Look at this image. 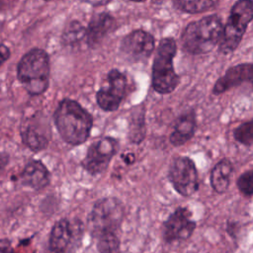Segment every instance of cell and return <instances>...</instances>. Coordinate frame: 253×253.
<instances>
[{"label": "cell", "mask_w": 253, "mask_h": 253, "mask_svg": "<svg viewBox=\"0 0 253 253\" xmlns=\"http://www.w3.org/2000/svg\"><path fill=\"white\" fill-rule=\"evenodd\" d=\"M124 206L116 198H103L97 201L88 216L91 233L97 237L105 233H117L124 219Z\"/></svg>", "instance_id": "8992f818"}, {"label": "cell", "mask_w": 253, "mask_h": 253, "mask_svg": "<svg viewBox=\"0 0 253 253\" xmlns=\"http://www.w3.org/2000/svg\"><path fill=\"white\" fill-rule=\"evenodd\" d=\"M22 138L24 143L34 151L42 150L48 144L46 132L42 129H39V126H35L34 125H28L23 127Z\"/></svg>", "instance_id": "ac0fdd59"}, {"label": "cell", "mask_w": 253, "mask_h": 253, "mask_svg": "<svg viewBox=\"0 0 253 253\" xmlns=\"http://www.w3.org/2000/svg\"><path fill=\"white\" fill-rule=\"evenodd\" d=\"M244 82H249L253 86V63L237 64L227 69L224 75L216 80L212 93L221 94Z\"/></svg>", "instance_id": "7c38bea8"}, {"label": "cell", "mask_w": 253, "mask_h": 253, "mask_svg": "<svg viewBox=\"0 0 253 253\" xmlns=\"http://www.w3.org/2000/svg\"><path fill=\"white\" fill-rule=\"evenodd\" d=\"M131 124L129 126V139L133 143H139L145 136V123L143 111L138 112L134 117L131 118Z\"/></svg>", "instance_id": "7402d4cb"}, {"label": "cell", "mask_w": 253, "mask_h": 253, "mask_svg": "<svg viewBox=\"0 0 253 253\" xmlns=\"http://www.w3.org/2000/svg\"><path fill=\"white\" fill-rule=\"evenodd\" d=\"M168 178L176 192L183 197H190L199 189L198 171L189 157L175 158L169 166Z\"/></svg>", "instance_id": "52a82bcc"}, {"label": "cell", "mask_w": 253, "mask_h": 253, "mask_svg": "<svg viewBox=\"0 0 253 253\" xmlns=\"http://www.w3.org/2000/svg\"><path fill=\"white\" fill-rule=\"evenodd\" d=\"M233 136L236 141L243 145L253 144V120L238 126L233 131Z\"/></svg>", "instance_id": "603a6c76"}, {"label": "cell", "mask_w": 253, "mask_h": 253, "mask_svg": "<svg viewBox=\"0 0 253 253\" xmlns=\"http://www.w3.org/2000/svg\"><path fill=\"white\" fill-rule=\"evenodd\" d=\"M7 162H8V155L5 154V153H1L0 152V172L6 166Z\"/></svg>", "instance_id": "83f0119b"}, {"label": "cell", "mask_w": 253, "mask_h": 253, "mask_svg": "<svg viewBox=\"0 0 253 253\" xmlns=\"http://www.w3.org/2000/svg\"><path fill=\"white\" fill-rule=\"evenodd\" d=\"M115 19L106 12L96 14L86 28V42L89 46L97 45L115 28Z\"/></svg>", "instance_id": "4fadbf2b"}, {"label": "cell", "mask_w": 253, "mask_h": 253, "mask_svg": "<svg viewBox=\"0 0 253 253\" xmlns=\"http://www.w3.org/2000/svg\"><path fill=\"white\" fill-rule=\"evenodd\" d=\"M86 37V28L78 21L70 22L62 33V42L67 45H74Z\"/></svg>", "instance_id": "ffe728a7"}, {"label": "cell", "mask_w": 253, "mask_h": 253, "mask_svg": "<svg viewBox=\"0 0 253 253\" xmlns=\"http://www.w3.org/2000/svg\"><path fill=\"white\" fill-rule=\"evenodd\" d=\"M223 25L216 15L207 16L190 23L182 35L183 48L193 54L212 50L222 38Z\"/></svg>", "instance_id": "7a4b0ae2"}, {"label": "cell", "mask_w": 253, "mask_h": 253, "mask_svg": "<svg viewBox=\"0 0 253 253\" xmlns=\"http://www.w3.org/2000/svg\"><path fill=\"white\" fill-rule=\"evenodd\" d=\"M73 236L72 225L66 218L57 220L49 233L48 249L51 253H66Z\"/></svg>", "instance_id": "9a60e30c"}, {"label": "cell", "mask_w": 253, "mask_h": 253, "mask_svg": "<svg viewBox=\"0 0 253 253\" xmlns=\"http://www.w3.org/2000/svg\"><path fill=\"white\" fill-rule=\"evenodd\" d=\"M177 51L174 39L164 38L156 49L152 65V87L159 94H169L179 83L173 60Z\"/></svg>", "instance_id": "277c9868"}, {"label": "cell", "mask_w": 253, "mask_h": 253, "mask_svg": "<svg viewBox=\"0 0 253 253\" xmlns=\"http://www.w3.org/2000/svg\"><path fill=\"white\" fill-rule=\"evenodd\" d=\"M50 174L45 165L39 161L29 162L20 175V182L23 186L34 190H42L49 184Z\"/></svg>", "instance_id": "5bb4252c"}, {"label": "cell", "mask_w": 253, "mask_h": 253, "mask_svg": "<svg viewBox=\"0 0 253 253\" xmlns=\"http://www.w3.org/2000/svg\"><path fill=\"white\" fill-rule=\"evenodd\" d=\"M10 56V49L5 44H0V65H2Z\"/></svg>", "instance_id": "484cf974"}, {"label": "cell", "mask_w": 253, "mask_h": 253, "mask_svg": "<svg viewBox=\"0 0 253 253\" xmlns=\"http://www.w3.org/2000/svg\"><path fill=\"white\" fill-rule=\"evenodd\" d=\"M153 36L143 30H134L127 34L121 42V50L131 62L144 61L154 50Z\"/></svg>", "instance_id": "8fae6325"}, {"label": "cell", "mask_w": 253, "mask_h": 253, "mask_svg": "<svg viewBox=\"0 0 253 253\" xmlns=\"http://www.w3.org/2000/svg\"><path fill=\"white\" fill-rule=\"evenodd\" d=\"M95 238L99 253H122L121 242L117 233H105Z\"/></svg>", "instance_id": "44dd1931"}, {"label": "cell", "mask_w": 253, "mask_h": 253, "mask_svg": "<svg viewBox=\"0 0 253 253\" xmlns=\"http://www.w3.org/2000/svg\"><path fill=\"white\" fill-rule=\"evenodd\" d=\"M123 160L125 161L126 164L131 165V164L134 163V161H135V156H134L133 153L127 152V153H126V154L123 155Z\"/></svg>", "instance_id": "4316f807"}, {"label": "cell", "mask_w": 253, "mask_h": 253, "mask_svg": "<svg viewBox=\"0 0 253 253\" xmlns=\"http://www.w3.org/2000/svg\"><path fill=\"white\" fill-rule=\"evenodd\" d=\"M119 149L117 139L105 136L90 145L82 161L83 168L92 175L104 172Z\"/></svg>", "instance_id": "9c48e42d"}, {"label": "cell", "mask_w": 253, "mask_h": 253, "mask_svg": "<svg viewBox=\"0 0 253 253\" xmlns=\"http://www.w3.org/2000/svg\"><path fill=\"white\" fill-rule=\"evenodd\" d=\"M13 248L11 241L7 238L0 239V253H12Z\"/></svg>", "instance_id": "d4e9b609"}, {"label": "cell", "mask_w": 253, "mask_h": 253, "mask_svg": "<svg viewBox=\"0 0 253 253\" xmlns=\"http://www.w3.org/2000/svg\"><path fill=\"white\" fill-rule=\"evenodd\" d=\"M239 192L245 197L253 196V169L242 173L236 182Z\"/></svg>", "instance_id": "cb8c5ba5"}, {"label": "cell", "mask_w": 253, "mask_h": 253, "mask_svg": "<svg viewBox=\"0 0 253 253\" xmlns=\"http://www.w3.org/2000/svg\"><path fill=\"white\" fill-rule=\"evenodd\" d=\"M54 123L65 142L79 145L88 139L93 119L78 102L66 98L59 102L54 111Z\"/></svg>", "instance_id": "6da1fadb"}, {"label": "cell", "mask_w": 253, "mask_h": 253, "mask_svg": "<svg viewBox=\"0 0 253 253\" xmlns=\"http://www.w3.org/2000/svg\"><path fill=\"white\" fill-rule=\"evenodd\" d=\"M196 228V221L187 208L175 210L162 225V236L166 242L187 240Z\"/></svg>", "instance_id": "30bf717a"}, {"label": "cell", "mask_w": 253, "mask_h": 253, "mask_svg": "<svg viewBox=\"0 0 253 253\" xmlns=\"http://www.w3.org/2000/svg\"><path fill=\"white\" fill-rule=\"evenodd\" d=\"M232 173L231 162L224 158L217 162L211 171V185L214 192L224 193L230 183V175Z\"/></svg>", "instance_id": "e0dca14e"}, {"label": "cell", "mask_w": 253, "mask_h": 253, "mask_svg": "<svg viewBox=\"0 0 253 253\" xmlns=\"http://www.w3.org/2000/svg\"><path fill=\"white\" fill-rule=\"evenodd\" d=\"M253 20V1L240 0L231 7L222 31L219 50L224 54L234 51L239 45L249 23Z\"/></svg>", "instance_id": "5b68a950"}, {"label": "cell", "mask_w": 253, "mask_h": 253, "mask_svg": "<svg viewBox=\"0 0 253 253\" xmlns=\"http://www.w3.org/2000/svg\"><path fill=\"white\" fill-rule=\"evenodd\" d=\"M196 129L195 113L190 111L178 118L170 133L169 140L175 146H180L188 142L194 135Z\"/></svg>", "instance_id": "2e32d148"}, {"label": "cell", "mask_w": 253, "mask_h": 253, "mask_svg": "<svg viewBox=\"0 0 253 253\" xmlns=\"http://www.w3.org/2000/svg\"><path fill=\"white\" fill-rule=\"evenodd\" d=\"M173 5L176 9L188 13V14H199L204 13L215 5H217L216 1L211 0H194V1H174Z\"/></svg>", "instance_id": "d6986e66"}, {"label": "cell", "mask_w": 253, "mask_h": 253, "mask_svg": "<svg viewBox=\"0 0 253 253\" xmlns=\"http://www.w3.org/2000/svg\"><path fill=\"white\" fill-rule=\"evenodd\" d=\"M127 78L118 69L109 71L105 85L96 94L99 107L106 112L118 110L127 93Z\"/></svg>", "instance_id": "ba28073f"}, {"label": "cell", "mask_w": 253, "mask_h": 253, "mask_svg": "<svg viewBox=\"0 0 253 253\" xmlns=\"http://www.w3.org/2000/svg\"><path fill=\"white\" fill-rule=\"evenodd\" d=\"M48 54L41 48L29 50L20 59L17 76L24 89L32 96L42 94L49 84Z\"/></svg>", "instance_id": "3957f363"}]
</instances>
